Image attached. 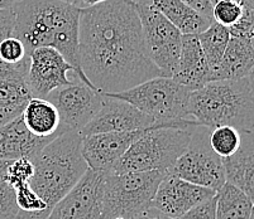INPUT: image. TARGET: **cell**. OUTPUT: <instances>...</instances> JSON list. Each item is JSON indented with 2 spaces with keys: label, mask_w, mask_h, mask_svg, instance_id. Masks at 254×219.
Listing matches in <instances>:
<instances>
[{
  "label": "cell",
  "mask_w": 254,
  "mask_h": 219,
  "mask_svg": "<svg viewBox=\"0 0 254 219\" xmlns=\"http://www.w3.org/2000/svg\"><path fill=\"white\" fill-rule=\"evenodd\" d=\"M113 219H126V218H122V217H117V218H113Z\"/></svg>",
  "instance_id": "46"
},
{
  "label": "cell",
  "mask_w": 254,
  "mask_h": 219,
  "mask_svg": "<svg viewBox=\"0 0 254 219\" xmlns=\"http://www.w3.org/2000/svg\"><path fill=\"white\" fill-rule=\"evenodd\" d=\"M248 80H249V84H251V87H252V89H253V93H254V71L251 73V75H249Z\"/></svg>",
  "instance_id": "42"
},
{
  "label": "cell",
  "mask_w": 254,
  "mask_h": 219,
  "mask_svg": "<svg viewBox=\"0 0 254 219\" xmlns=\"http://www.w3.org/2000/svg\"><path fill=\"white\" fill-rule=\"evenodd\" d=\"M138 219H147V218H145V217H142V218H138Z\"/></svg>",
  "instance_id": "47"
},
{
  "label": "cell",
  "mask_w": 254,
  "mask_h": 219,
  "mask_svg": "<svg viewBox=\"0 0 254 219\" xmlns=\"http://www.w3.org/2000/svg\"><path fill=\"white\" fill-rule=\"evenodd\" d=\"M254 71V49L248 38L232 36L211 81L248 78Z\"/></svg>",
  "instance_id": "18"
},
{
  "label": "cell",
  "mask_w": 254,
  "mask_h": 219,
  "mask_svg": "<svg viewBox=\"0 0 254 219\" xmlns=\"http://www.w3.org/2000/svg\"><path fill=\"white\" fill-rule=\"evenodd\" d=\"M29 67V57L18 64H8L0 59V80L11 77L25 78Z\"/></svg>",
  "instance_id": "33"
},
{
  "label": "cell",
  "mask_w": 254,
  "mask_h": 219,
  "mask_svg": "<svg viewBox=\"0 0 254 219\" xmlns=\"http://www.w3.org/2000/svg\"><path fill=\"white\" fill-rule=\"evenodd\" d=\"M253 205L249 195L229 181L216 191V219H249Z\"/></svg>",
  "instance_id": "22"
},
{
  "label": "cell",
  "mask_w": 254,
  "mask_h": 219,
  "mask_svg": "<svg viewBox=\"0 0 254 219\" xmlns=\"http://www.w3.org/2000/svg\"><path fill=\"white\" fill-rule=\"evenodd\" d=\"M103 92L80 81L59 87L48 94V100L56 106L61 125L81 131L95 116L103 102Z\"/></svg>",
  "instance_id": "10"
},
{
  "label": "cell",
  "mask_w": 254,
  "mask_h": 219,
  "mask_svg": "<svg viewBox=\"0 0 254 219\" xmlns=\"http://www.w3.org/2000/svg\"><path fill=\"white\" fill-rule=\"evenodd\" d=\"M68 72L73 73L72 66L55 48L38 47L32 50L25 76L32 97L47 98L53 89L75 82L68 78Z\"/></svg>",
  "instance_id": "11"
},
{
  "label": "cell",
  "mask_w": 254,
  "mask_h": 219,
  "mask_svg": "<svg viewBox=\"0 0 254 219\" xmlns=\"http://www.w3.org/2000/svg\"><path fill=\"white\" fill-rule=\"evenodd\" d=\"M211 129L196 125L190 141L182 155L177 159L171 174L184 180L218 191L226 181L223 159L212 150L209 141Z\"/></svg>",
  "instance_id": "8"
},
{
  "label": "cell",
  "mask_w": 254,
  "mask_h": 219,
  "mask_svg": "<svg viewBox=\"0 0 254 219\" xmlns=\"http://www.w3.org/2000/svg\"><path fill=\"white\" fill-rule=\"evenodd\" d=\"M104 97L100 108L80 131L82 136L99 132H115V131H134L151 128L154 120L145 115L139 108L122 98L113 97L103 92Z\"/></svg>",
  "instance_id": "13"
},
{
  "label": "cell",
  "mask_w": 254,
  "mask_h": 219,
  "mask_svg": "<svg viewBox=\"0 0 254 219\" xmlns=\"http://www.w3.org/2000/svg\"><path fill=\"white\" fill-rule=\"evenodd\" d=\"M22 119L25 128L43 139H53L62 131L68 130L61 125L56 106L48 98L32 97L23 110Z\"/></svg>",
  "instance_id": "20"
},
{
  "label": "cell",
  "mask_w": 254,
  "mask_h": 219,
  "mask_svg": "<svg viewBox=\"0 0 254 219\" xmlns=\"http://www.w3.org/2000/svg\"><path fill=\"white\" fill-rule=\"evenodd\" d=\"M173 219H216V195L198 203L197 205Z\"/></svg>",
  "instance_id": "30"
},
{
  "label": "cell",
  "mask_w": 254,
  "mask_h": 219,
  "mask_svg": "<svg viewBox=\"0 0 254 219\" xmlns=\"http://www.w3.org/2000/svg\"><path fill=\"white\" fill-rule=\"evenodd\" d=\"M226 181L234 184L254 202V132L242 133V145L234 155L223 159Z\"/></svg>",
  "instance_id": "19"
},
{
  "label": "cell",
  "mask_w": 254,
  "mask_h": 219,
  "mask_svg": "<svg viewBox=\"0 0 254 219\" xmlns=\"http://www.w3.org/2000/svg\"><path fill=\"white\" fill-rule=\"evenodd\" d=\"M19 214L15 189L6 179L5 172L0 173V219H18Z\"/></svg>",
  "instance_id": "28"
},
{
  "label": "cell",
  "mask_w": 254,
  "mask_h": 219,
  "mask_svg": "<svg viewBox=\"0 0 254 219\" xmlns=\"http://www.w3.org/2000/svg\"><path fill=\"white\" fill-rule=\"evenodd\" d=\"M31 159L34 174L29 185L45 200L48 213L89 169L82 155V135L72 129L59 133Z\"/></svg>",
  "instance_id": "3"
},
{
  "label": "cell",
  "mask_w": 254,
  "mask_h": 219,
  "mask_svg": "<svg viewBox=\"0 0 254 219\" xmlns=\"http://www.w3.org/2000/svg\"><path fill=\"white\" fill-rule=\"evenodd\" d=\"M34 174V164L28 156H22L19 159L11 160L5 170L8 181L13 188L29 183Z\"/></svg>",
  "instance_id": "27"
},
{
  "label": "cell",
  "mask_w": 254,
  "mask_h": 219,
  "mask_svg": "<svg viewBox=\"0 0 254 219\" xmlns=\"http://www.w3.org/2000/svg\"><path fill=\"white\" fill-rule=\"evenodd\" d=\"M24 43L19 38L10 36L0 43V59L8 64L22 63L28 58Z\"/></svg>",
  "instance_id": "29"
},
{
  "label": "cell",
  "mask_w": 254,
  "mask_h": 219,
  "mask_svg": "<svg viewBox=\"0 0 254 219\" xmlns=\"http://www.w3.org/2000/svg\"><path fill=\"white\" fill-rule=\"evenodd\" d=\"M254 25V10L249 6L244 5L243 15L240 17V19L232 25L229 29L230 36L234 37H243V38H248L249 33H251L252 28Z\"/></svg>",
  "instance_id": "31"
},
{
  "label": "cell",
  "mask_w": 254,
  "mask_h": 219,
  "mask_svg": "<svg viewBox=\"0 0 254 219\" xmlns=\"http://www.w3.org/2000/svg\"><path fill=\"white\" fill-rule=\"evenodd\" d=\"M151 6L167 18L181 34H200L212 23V19L181 0H153Z\"/></svg>",
  "instance_id": "21"
},
{
  "label": "cell",
  "mask_w": 254,
  "mask_h": 219,
  "mask_svg": "<svg viewBox=\"0 0 254 219\" xmlns=\"http://www.w3.org/2000/svg\"><path fill=\"white\" fill-rule=\"evenodd\" d=\"M249 219H254V205H253V211H252V214H251V218Z\"/></svg>",
  "instance_id": "44"
},
{
  "label": "cell",
  "mask_w": 254,
  "mask_h": 219,
  "mask_svg": "<svg viewBox=\"0 0 254 219\" xmlns=\"http://www.w3.org/2000/svg\"><path fill=\"white\" fill-rule=\"evenodd\" d=\"M126 1L134 4L135 6H142V5H151L153 0H126Z\"/></svg>",
  "instance_id": "38"
},
{
  "label": "cell",
  "mask_w": 254,
  "mask_h": 219,
  "mask_svg": "<svg viewBox=\"0 0 254 219\" xmlns=\"http://www.w3.org/2000/svg\"><path fill=\"white\" fill-rule=\"evenodd\" d=\"M172 78L191 91L210 82V68L197 34H182L179 63Z\"/></svg>",
  "instance_id": "16"
},
{
  "label": "cell",
  "mask_w": 254,
  "mask_h": 219,
  "mask_svg": "<svg viewBox=\"0 0 254 219\" xmlns=\"http://www.w3.org/2000/svg\"><path fill=\"white\" fill-rule=\"evenodd\" d=\"M51 140L33 135L25 128L20 115L0 128V160H15L22 156L32 158Z\"/></svg>",
  "instance_id": "17"
},
{
  "label": "cell",
  "mask_w": 254,
  "mask_h": 219,
  "mask_svg": "<svg viewBox=\"0 0 254 219\" xmlns=\"http://www.w3.org/2000/svg\"><path fill=\"white\" fill-rule=\"evenodd\" d=\"M105 93L128 101L151 116L156 124L195 122L189 117L187 111L191 89L180 85L172 77L158 76L126 91Z\"/></svg>",
  "instance_id": "7"
},
{
  "label": "cell",
  "mask_w": 254,
  "mask_h": 219,
  "mask_svg": "<svg viewBox=\"0 0 254 219\" xmlns=\"http://www.w3.org/2000/svg\"><path fill=\"white\" fill-rule=\"evenodd\" d=\"M137 10L142 22L143 38L148 56L162 76L172 77L181 52V32L153 6H137Z\"/></svg>",
  "instance_id": "9"
},
{
  "label": "cell",
  "mask_w": 254,
  "mask_h": 219,
  "mask_svg": "<svg viewBox=\"0 0 254 219\" xmlns=\"http://www.w3.org/2000/svg\"><path fill=\"white\" fill-rule=\"evenodd\" d=\"M185 4L190 5L198 13L212 19V3L211 0H181Z\"/></svg>",
  "instance_id": "34"
},
{
  "label": "cell",
  "mask_w": 254,
  "mask_h": 219,
  "mask_svg": "<svg viewBox=\"0 0 254 219\" xmlns=\"http://www.w3.org/2000/svg\"><path fill=\"white\" fill-rule=\"evenodd\" d=\"M168 172L104 173L101 186V218L138 219L152 208L159 183Z\"/></svg>",
  "instance_id": "6"
},
{
  "label": "cell",
  "mask_w": 254,
  "mask_h": 219,
  "mask_svg": "<svg viewBox=\"0 0 254 219\" xmlns=\"http://www.w3.org/2000/svg\"><path fill=\"white\" fill-rule=\"evenodd\" d=\"M195 126L154 122L129 146L113 172H170L186 150Z\"/></svg>",
  "instance_id": "5"
},
{
  "label": "cell",
  "mask_w": 254,
  "mask_h": 219,
  "mask_svg": "<svg viewBox=\"0 0 254 219\" xmlns=\"http://www.w3.org/2000/svg\"><path fill=\"white\" fill-rule=\"evenodd\" d=\"M147 129L82 136V155L90 169L113 172L129 146L140 137Z\"/></svg>",
  "instance_id": "14"
},
{
  "label": "cell",
  "mask_w": 254,
  "mask_h": 219,
  "mask_svg": "<svg viewBox=\"0 0 254 219\" xmlns=\"http://www.w3.org/2000/svg\"><path fill=\"white\" fill-rule=\"evenodd\" d=\"M15 198H17L18 207L24 213L37 214L39 219H46V217L48 216L47 204L32 189L29 183L15 188Z\"/></svg>",
  "instance_id": "25"
},
{
  "label": "cell",
  "mask_w": 254,
  "mask_h": 219,
  "mask_svg": "<svg viewBox=\"0 0 254 219\" xmlns=\"http://www.w3.org/2000/svg\"><path fill=\"white\" fill-rule=\"evenodd\" d=\"M78 53L84 75L101 92H122L162 76L148 56L137 6L108 0L80 9Z\"/></svg>",
  "instance_id": "1"
},
{
  "label": "cell",
  "mask_w": 254,
  "mask_h": 219,
  "mask_svg": "<svg viewBox=\"0 0 254 219\" xmlns=\"http://www.w3.org/2000/svg\"><path fill=\"white\" fill-rule=\"evenodd\" d=\"M14 10L13 36L24 43L28 56L38 47L55 48L72 66L75 80L95 88L80 64V9L77 6L61 0H22Z\"/></svg>",
  "instance_id": "2"
},
{
  "label": "cell",
  "mask_w": 254,
  "mask_h": 219,
  "mask_svg": "<svg viewBox=\"0 0 254 219\" xmlns=\"http://www.w3.org/2000/svg\"><path fill=\"white\" fill-rule=\"evenodd\" d=\"M197 37L205 57H206L207 64H209L210 78H211L212 73L215 72L221 58H223L226 45L229 43L232 36L226 27L212 20L211 24L204 32L197 34Z\"/></svg>",
  "instance_id": "23"
},
{
  "label": "cell",
  "mask_w": 254,
  "mask_h": 219,
  "mask_svg": "<svg viewBox=\"0 0 254 219\" xmlns=\"http://www.w3.org/2000/svg\"><path fill=\"white\" fill-rule=\"evenodd\" d=\"M144 217L147 219H172L168 216H166V214H163L162 212H159L158 209H156L154 207H152V208L144 214Z\"/></svg>",
  "instance_id": "36"
},
{
  "label": "cell",
  "mask_w": 254,
  "mask_h": 219,
  "mask_svg": "<svg viewBox=\"0 0 254 219\" xmlns=\"http://www.w3.org/2000/svg\"><path fill=\"white\" fill-rule=\"evenodd\" d=\"M242 3H243L244 5L249 6V8H252L254 10V0H242Z\"/></svg>",
  "instance_id": "41"
},
{
  "label": "cell",
  "mask_w": 254,
  "mask_h": 219,
  "mask_svg": "<svg viewBox=\"0 0 254 219\" xmlns=\"http://www.w3.org/2000/svg\"><path fill=\"white\" fill-rule=\"evenodd\" d=\"M22 0H0V9H9L14 8L18 3H20Z\"/></svg>",
  "instance_id": "37"
},
{
  "label": "cell",
  "mask_w": 254,
  "mask_h": 219,
  "mask_svg": "<svg viewBox=\"0 0 254 219\" xmlns=\"http://www.w3.org/2000/svg\"><path fill=\"white\" fill-rule=\"evenodd\" d=\"M187 111L198 125H229L242 133L254 132V93L248 78L210 81L191 91Z\"/></svg>",
  "instance_id": "4"
},
{
  "label": "cell",
  "mask_w": 254,
  "mask_h": 219,
  "mask_svg": "<svg viewBox=\"0 0 254 219\" xmlns=\"http://www.w3.org/2000/svg\"><path fill=\"white\" fill-rule=\"evenodd\" d=\"M248 39H249V42H251L252 47H253V49H254V25H253V28H252L251 33H249Z\"/></svg>",
  "instance_id": "40"
},
{
  "label": "cell",
  "mask_w": 254,
  "mask_h": 219,
  "mask_svg": "<svg viewBox=\"0 0 254 219\" xmlns=\"http://www.w3.org/2000/svg\"><path fill=\"white\" fill-rule=\"evenodd\" d=\"M209 141L212 150L221 159L234 155L242 145V132L229 125H221L210 130Z\"/></svg>",
  "instance_id": "24"
},
{
  "label": "cell",
  "mask_w": 254,
  "mask_h": 219,
  "mask_svg": "<svg viewBox=\"0 0 254 219\" xmlns=\"http://www.w3.org/2000/svg\"><path fill=\"white\" fill-rule=\"evenodd\" d=\"M15 27L14 8L0 9V43L8 37L13 36Z\"/></svg>",
  "instance_id": "32"
},
{
  "label": "cell",
  "mask_w": 254,
  "mask_h": 219,
  "mask_svg": "<svg viewBox=\"0 0 254 219\" xmlns=\"http://www.w3.org/2000/svg\"><path fill=\"white\" fill-rule=\"evenodd\" d=\"M11 160H0V173L5 172L6 168H8L9 163H10Z\"/></svg>",
  "instance_id": "39"
},
{
  "label": "cell",
  "mask_w": 254,
  "mask_h": 219,
  "mask_svg": "<svg viewBox=\"0 0 254 219\" xmlns=\"http://www.w3.org/2000/svg\"><path fill=\"white\" fill-rule=\"evenodd\" d=\"M216 1H219V0H211V3H212V4H215Z\"/></svg>",
  "instance_id": "45"
},
{
  "label": "cell",
  "mask_w": 254,
  "mask_h": 219,
  "mask_svg": "<svg viewBox=\"0 0 254 219\" xmlns=\"http://www.w3.org/2000/svg\"><path fill=\"white\" fill-rule=\"evenodd\" d=\"M214 195V189L196 185L168 172L157 188L152 207L173 219Z\"/></svg>",
  "instance_id": "15"
},
{
  "label": "cell",
  "mask_w": 254,
  "mask_h": 219,
  "mask_svg": "<svg viewBox=\"0 0 254 219\" xmlns=\"http://www.w3.org/2000/svg\"><path fill=\"white\" fill-rule=\"evenodd\" d=\"M104 1H108V0H77L75 3V6H77L78 9H86L104 3Z\"/></svg>",
  "instance_id": "35"
},
{
  "label": "cell",
  "mask_w": 254,
  "mask_h": 219,
  "mask_svg": "<svg viewBox=\"0 0 254 219\" xmlns=\"http://www.w3.org/2000/svg\"><path fill=\"white\" fill-rule=\"evenodd\" d=\"M243 10L242 0H219L212 4V20L230 28L243 15Z\"/></svg>",
  "instance_id": "26"
},
{
  "label": "cell",
  "mask_w": 254,
  "mask_h": 219,
  "mask_svg": "<svg viewBox=\"0 0 254 219\" xmlns=\"http://www.w3.org/2000/svg\"><path fill=\"white\" fill-rule=\"evenodd\" d=\"M61 1H64V3H67V4H73V5H75V3L77 1V0H61Z\"/></svg>",
  "instance_id": "43"
},
{
  "label": "cell",
  "mask_w": 254,
  "mask_h": 219,
  "mask_svg": "<svg viewBox=\"0 0 254 219\" xmlns=\"http://www.w3.org/2000/svg\"><path fill=\"white\" fill-rule=\"evenodd\" d=\"M104 173L89 168L72 190L51 209L46 219H103L101 186Z\"/></svg>",
  "instance_id": "12"
}]
</instances>
